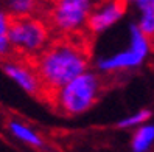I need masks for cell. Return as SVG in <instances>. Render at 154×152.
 <instances>
[{
    "instance_id": "9c48e42d",
    "label": "cell",
    "mask_w": 154,
    "mask_h": 152,
    "mask_svg": "<svg viewBox=\"0 0 154 152\" xmlns=\"http://www.w3.org/2000/svg\"><path fill=\"white\" fill-rule=\"evenodd\" d=\"M137 10V23L135 26L149 40L154 39V0H137L134 2Z\"/></svg>"
},
{
    "instance_id": "8992f818",
    "label": "cell",
    "mask_w": 154,
    "mask_h": 152,
    "mask_svg": "<svg viewBox=\"0 0 154 152\" xmlns=\"http://www.w3.org/2000/svg\"><path fill=\"white\" fill-rule=\"evenodd\" d=\"M2 68L5 75L11 79L14 84H17L23 92L33 96L45 98V92L42 82L39 79V75L34 68V64L31 61H26L17 56H11L2 62Z\"/></svg>"
},
{
    "instance_id": "277c9868",
    "label": "cell",
    "mask_w": 154,
    "mask_h": 152,
    "mask_svg": "<svg viewBox=\"0 0 154 152\" xmlns=\"http://www.w3.org/2000/svg\"><path fill=\"white\" fill-rule=\"evenodd\" d=\"M55 40L44 14H36L22 19H13L10 30V42L13 56L34 61Z\"/></svg>"
},
{
    "instance_id": "6da1fadb",
    "label": "cell",
    "mask_w": 154,
    "mask_h": 152,
    "mask_svg": "<svg viewBox=\"0 0 154 152\" xmlns=\"http://www.w3.org/2000/svg\"><path fill=\"white\" fill-rule=\"evenodd\" d=\"M42 82L45 100L75 78L86 73L90 65L87 37L55 39L33 61Z\"/></svg>"
},
{
    "instance_id": "5b68a950",
    "label": "cell",
    "mask_w": 154,
    "mask_h": 152,
    "mask_svg": "<svg viewBox=\"0 0 154 152\" xmlns=\"http://www.w3.org/2000/svg\"><path fill=\"white\" fill-rule=\"evenodd\" d=\"M151 53V40L140 33L132 23L129 26V45L128 48L112 53L109 56L98 58L95 67L100 73H119L140 67Z\"/></svg>"
},
{
    "instance_id": "ba28073f",
    "label": "cell",
    "mask_w": 154,
    "mask_h": 152,
    "mask_svg": "<svg viewBox=\"0 0 154 152\" xmlns=\"http://www.w3.org/2000/svg\"><path fill=\"white\" fill-rule=\"evenodd\" d=\"M6 129L16 140H19L20 143H23V145H28L31 148H42L44 146L42 137L31 126H28V124L23 123V121L14 120V118L8 120Z\"/></svg>"
},
{
    "instance_id": "7c38bea8",
    "label": "cell",
    "mask_w": 154,
    "mask_h": 152,
    "mask_svg": "<svg viewBox=\"0 0 154 152\" xmlns=\"http://www.w3.org/2000/svg\"><path fill=\"white\" fill-rule=\"evenodd\" d=\"M6 11L13 19H22V17L42 14L44 6H41V3L34 0H11L6 5Z\"/></svg>"
},
{
    "instance_id": "30bf717a",
    "label": "cell",
    "mask_w": 154,
    "mask_h": 152,
    "mask_svg": "<svg viewBox=\"0 0 154 152\" xmlns=\"http://www.w3.org/2000/svg\"><path fill=\"white\" fill-rule=\"evenodd\" d=\"M11 22H13V17L6 11V8L0 6V62L13 56V48L10 42Z\"/></svg>"
},
{
    "instance_id": "8fae6325",
    "label": "cell",
    "mask_w": 154,
    "mask_h": 152,
    "mask_svg": "<svg viewBox=\"0 0 154 152\" xmlns=\"http://www.w3.org/2000/svg\"><path fill=\"white\" fill-rule=\"evenodd\" d=\"M154 146V123H146L137 127L131 138V149L134 152H148Z\"/></svg>"
},
{
    "instance_id": "4fadbf2b",
    "label": "cell",
    "mask_w": 154,
    "mask_h": 152,
    "mask_svg": "<svg viewBox=\"0 0 154 152\" xmlns=\"http://www.w3.org/2000/svg\"><path fill=\"white\" fill-rule=\"evenodd\" d=\"M151 110L148 109H140L137 112H134L128 117H123L119 123H117V126L120 129H137L143 124L149 123V118H151Z\"/></svg>"
},
{
    "instance_id": "52a82bcc",
    "label": "cell",
    "mask_w": 154,
    "mask_h": 152,
    "mask_svg": "<svg viewBox=\"0 0 154 152\" xmlns=\"http://www.w3.org/2000/svg\"><path fill=\"white\" fill-rule=\"evenodd\" d=\"M126 14V3L123 2H103L92 8L87 20V36L101 34L109 30Z\"/></svg>"
},
{
    "instance_id": "3957f363",
    "label": "cell",
    "mask_w": 154,
    "mask_h": 152,
    "mask_svg": "<svg viewBox=\"0 0 154 152\" xmlns=\"http://www.w3.org/2000/svg\"><path fill=\"white\" fill-rule=\"evenodd\" d=\"M94 8L87 0H58L44 8L47 20L55 39L87 37V20Z\"/></svg>"
},
{
    "instance_id": "7a4b0ae2",
    "label": "cell",
    "mask_w": 154,
    "mask_h": 152,
    "mask_svg": "<svg viewBox=\"0 0 154 152\" xmlns=\"http://www.w3.org/2000/svg\"><path fill=\"white\" fill-rule=\"evenodd\" d=\"M103 92V79L97 71L87 70L59 90L47 96L53 109L66 117H76L92 109Z\"/></svg>"
}]
</instances>
